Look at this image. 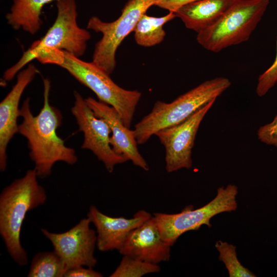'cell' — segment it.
<instances>
[{"instance_id":"cell-5","label":"cell","mask_w":277,"mask_h":277,"mask_svg":"<svg viewBox=\"0 0 277 277\" xmlns=\"http://www.w3.org/2000/svg\"><path fill=\"white\" fill-rule=\"evenodd\" d=\"M56 4L57 14L54 23L41 39L34 42L24 53L15 65L5 72L4 77L6 81H11L24 66L42 53L57 49L78 57L84 54L91 34L77 24L75 0H59Z\"/></svg>"},{"instance_id":"cell-8","label":"cell","mask_w":277,"mask_h":277,"mask_svg":"<svg viewBox=\"0 0 277 277\" xmlns=\"http://www.w3.org/2000/svg\"><path fill=\"white\" fill-rule=\"evenodd\" d=\"M159 0H128L120 16L112 22H105L97 16L88 21L87 29L102 34L95 44L92 62L109 75L116 66V50L125 38L133 31L141 17Z\"/></svg>"},{"instance_id":"cell-16","label":"cell","mask_w":277,"mask_h":277,"mask_svg":"<svg viewBox=\"0 0 277 277\" xmlns=\"http://www.w3.org/2000/svg\"><path fill=\"white\" fill-rule=\"evenodd\" d=\"M235 0H199L187 4L175 12L185 27L197 33L215 24Z\"/></svg>"},{"instance_id":"cell-12","label":"cell","mask_w":277,"mask_h":277,"mask_svg":"<svg viewBox=\"0 0 277 277\" xmlns=\"http://www.w3.org/2000/svg\"><path fill=\"white\" fill-rule=\"evenodd\" d=\"M152 217L145 210L136 212L132 217H112L91 205L87 217L96 228V246L103 252L119 250L129 233Z\"/></svg>"},{"instance_id":"cell-4","label":"cell","mask_w":277,"mask_h":277,"mask_svg":"<svg viewBox=\"0 0 277 277\" xmlns=\"http://www.w3.org/2000/svg\"><path fill=\"white\" fill-rule=\"evenodd\" d=\"M231 85L229 79L218 77L206 81L169 103L156 101L151 111L135 125L137 144L142 145L159 131L179 124L216 98Z\"/></svg>"},{"instance_id":"cell-17","label":"cell","mask_w":277,"mask_h":277,"mask_svg":"<svg viewBox=\"0 0 277 277\" xmlns=\"http://www.w3.org/2000/svg\"><path fill=\"white\" fill-rule=\"evenodd\" d=\"M59 0H13L10 12L6 15L7 23L13 29H23L34 35L41 29L43 7Z\"/></svg>"},{"instance_id":"cell-23","label":"cell","mask_w":277,"mask_h":277,"mask_svg":"<svg viewBox=\"0 0 277 277\" xmlns=\"http://www.w3.org/2000/svg\"><path fill=\"white\" fill-rule=\"evenodd\" d=\"M257 135L262 143L277 148V114L271 122L259 128Z\"/></svg>"},{"instance_id":"cell-24","label":"cell","mask_w":277,"mask_h":277,"mask_svg":"<svg viewBox=\"0 0 277 277\" xmlns=\"http://www.w3.org/2000/svg\"><path fill=\"white\" fill-rule=\"evenodd\" d=\"M103 274L92 267L78 266L68 270L64 277H101Z\"/></svg>"},{"instance_id":"cell-3","label":"cell","mask_w":277,"mask_h":277,"mask_svg":"<svg viewBox=\"0 0 277 277\" xmlns=\"http://www.w3.org/2000/svg\"><path fill=\"white\" fill-rule=\"evenodd\" d=\"M42 64H54L68 71L82 84L90 89L98 101L115 109L124 125L130 128L142 93L125 89L114 82L110 75L92 62L84 61L61 50L41 53L36 58Z\"/></svg>"},{"instance_id":"cell-25","label":"cell","mask_w":277,"mask_h":277,"mask_svg":"<svg viewBox=\"0 0 277 277\" xmlns=\"http://www.w3.org/2000/svg\"><path fill=\"white\" fill-rule=\"evenodd\" d=\"M199 0H159L155 6L175 12L182 7Z\"/></svg>"},{"instance_id":"cell-9","label":"cell","mask_w":277,"mask_h":277,"mask_svg":"<svg viewBox=\"0 0 277 277\" xmlns=\"http://www.w3.org/2000/svg\"><path fill=\"white\" fill-rule=\"evenodd\" d=\"M74 97L71 111L78 130L83 133L81 148L91 151L111 173L116 165L127 160L116 153L112 149L110 143L111 131L106 121L94 114L86 99L77 91H74Z\"/></svg>"},{"instance_id":"cell-20","label":"cell","mask_w":277,"mask_h":277,"mask_svg":"<svg viewBox=\"0 0 277 277\" xmlns=\"http://www.w3.org/2000/svg\"><path fill=\"white\" fill-rule=\"evenodd\" d=\"M215 247L219 253V259L224 264L230 277L256 276L239 261L235 246L226 242L218 241L215 243Z\"/></svg>"},{"instance_id":"cell-10","label":"cell","mask_w":277,"mask_h":277,"mask_svg":"<svg viewBox=\"0 0 277 277\" xmlns=\"http://www.w3.org/2000/svg\"><path fill=\"white\" fill-rule=\"evenodd\" d=\"M91 223L87 217L64 232L54 233L42 229L43 234L63 260L67 271L78 266L93 268L96 265L97 261L94 253L96 232L90 228Z\"/></svg>"},{"instance_id":"cell-18","label":"cell","mask_w":277,"mask_h":277,"mask_svg":"<svg viewBox=\"0 0 277 277\" xmlns=\"http://www.w3.org/2000/svg\"><path fill=\"white\" fill-rule=\"evenodd\" d=\"M176 17L173 12L163 16H151L144 14L137 23L134 30V37L137 44L150 47L160 44L166 36L163 26Z\"/></svg>"},{"instance_id":"cell-21","label":"cell","mask_w":277,"mask_h":277,"mask_svg":"<svg viewBox=\"0 0 277 277\" xmlns=\"http://www.w3.org/2000/svg\"><path fill=\"white\" fill-rule=\"evenodd\" d=\"M160 271V267L158 264L124 255L120 264L110 276L140 277Z\"/></svg>"},{"instance_id":"cell-19","label":"cell","mask_w":277,"mask_h":277,"mask_svg":"<svg viewBox=\"0 0 277 277\" xmlns=\"http://www.w3.org/2000/svg\"><path fill=\"white\" fill-rule=\"evenodd\" d=\"M67 271L66 266L55 251H43L35 254L30 264L28 277H62Z\"/></svg>"},{"instance_id":"cell-1","label":"cell","mask_w":277,"mask_h":277,"mask_svg":"<svg viewBox=\"0 0 277 277\" xmlns=\"http://www.w3.org/2000/svg\"><path fill=\"white\" fill-rule=\"evenodd\" d=\"M43 85L44 103L39 112L33 114L30 98H27L19 109L22 121L18 126V133L26 138L34 169L41 178L50 175L56 162L72 165L78 161L75 150L67 147L57 134L62 115L59 109L50 104L51 83L48 78L43 80Z\"/></svg>"},{"instance_id":"cell-13","label":"cell","mask_w":277,"mask_h":277,"mask_svg":"<svg viewBox=\"0 0 277 277\" xmlns=\"http://www.w3.org/2000/svg\"><path fill=\"white\" fill-rule=\"evenodd\" d=\"M38 70L29 64L19 72L15 84L0 103V169L4 171L7 166V147L13 136L18 133L17 118L19 103L27 86L32 81Z\"/></svg>"},{"instance_id":"cell-11","label":"cell","mask_w":277,"mask_h":277,"mask_svg":"<svg viewBox=\"0 0 277 277\" xmlns=\"http://www.w3.org/2000/svg\"><path fill=\"white\" fill-rule=\"evenodd\" d=\"M214 102H210L184 122L155 134L164 146L165 168L168 172L192 167V150L198 129Z\"/></svg>"},{"instance_id":"cell-15","label":"cell","mask_w":277,"mask_h":277,"mask_svg":"<svg viewBox=\"0 0 277 277\" xmlns=\"http://www.w3.org/2000/svg\"><path fill=\"white\" fill-rule=\"evenodd\" d=\"M85 99L94 114L108 124L112 134L110 143L114 151L135 166L148 171L149 166L137 149L134 130L124 125L117 111L111 106L92 97Z\"/></svg>"},{"instance_id":"cell-14","label":"cell","mask_w":277,"mask_h":277,"mask_svg":"<svg viewBox=\"0 0 277 277\" xmlns=\"http://www.w3.org/2000/svg\"><path fill=\"white\" fill-rule=\"evenodd\" d=\"M170 250L171 247L163 240L152 216L129 233L118 251L123 256L159 264L170 259Z\"/></svg>"},{"instance_id":"cell-22","label":"cell","mask_w":277,"mask_h":277,"mask_svg":"<svg viewBox=\"0 0 277 277\" xmlns=\"http://www.w3.org/2000/svg\"><path fill=\"white\" fill-rule=\"evenodd\" d=\"M277 83V38L276 54L271 66L260 75L256 88V92L259 96L265 95Z\"/></svg>"},{"instance_id":"cell-2","label":"cell","mask_w":277,"mask_h":277,"mask_svg":"<svg viewBox=\"0 0 277 277\" xmlns=\"http://www.w3.org/2000/svg\"><path fill=\"white\" fill-rule=\"evenodd\" d=\"M37 177L34 169L29 170L5 187L0 195V234L8 253L20 266L28 262L20 240L23 221L29 211L44 205L47 199Z\"/></svg>"},{"instance_id":"cell-6","label":"cell","mask_w":277,"mask_h":277,"mask_svg":"<svg viewBox=\"0 0 277 277\" xmlns=\"http://www.w3.org/2000/svg\"><path fill=\"white\" fill-rule=\"evenodd\" d=\"M269 3L270 0H235L215 24L197 33V42L205 49L219 52L247 41Z\"/></svg>"},{"instance_id":"cell-7","label":"cell","mask_w":277,"mask_h":277,"mask_svg":"<svg viewBox=\"0 0 277 277\" xmlns=\"http://www.w3.org/2000/svg\"><path fill=\"white\" fill-rule=\"evenodd\" d=\"M238 187L228 184L217 189L215 197L202 207L194 209L192 205L174 214L155 213L153 217L164 242L172 246L186 232L199 230L203 225L211 227L210 220L215 215L236 210Z\"/></svg>"}]
</instances>
